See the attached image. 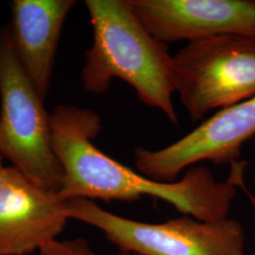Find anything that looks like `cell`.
Segmentation results:
<instances>
[{
	"instance_id": "7a4b0ae2",
	"label": "cell",
	"mask_w": 255,
	"mask_h": 255,
	"mask_svg": "<svg viewBox=\"0 0 255 255\" xmlns=\"http://www.w3.org/2000/svg\"><path fill=\"white\" fill-rule=\"evenodd\" d=\"M94 42L85 53L82 68L84 91L101 95L113 79L129 84L149 107L162 111L178 125L173 56L168 46L155 39L136 18L128 0H86Z\"/></svg>"
},
{
	"instance_id": "52a82bcc",
	"label": "cell",
	"mask_w": 255,
	"mask_h": 255,
	"mask_svg": "<svg viewBox=\"0 0 255 255\" xmlns=\"http://www.w3.org/2000/svg\"><path fill=\"white\" fill-rule=\"evenodd\" d=\"M136 18L165 45L219 35L255 37V0H128Z\"/></svg>"
},
{
	"instance_id": "9c48e42d",
	"label": "cell",
	"mask_w": 255,
	"mask_h": 255,
	"mask_svg": "<svg viewBox=\"0 0 255 255\" xmlns=\"http://www.w3.org/2000/svg\"><path fill=\"white\" fill-rule=\"evenodd\" d=\"M74 0H13L10 35L19 61L40 98L50 87L55 55Z\"/></svg>"
},
{
	"instance_id": "7c38bea8",
	"label": "cell",
	"mask_w": 255,
	"mask_h": 255,
	"mask_svg": "<svg viewBox=\"0 0 255 255\" xmlns=\"http://www.w3.org/2000/svg\"><path fill=\"white\" fill-rule=\"evenodd\" d=\"M2 158H3V156L0 153V175L2 173V171L4 170V168H5V167L3 166V164H2Z\"/></svg>"
},
{
	"instance_id": "277c9868",
	"label": "cell",
	"mask_w": 255,
	"mask_h": 255,
	"mask_svg": "<svg viewBox=\"0 0 255 255\" xmlns=\"http://www.w3.org/2000/svg\"><path fill=\"white\" fill-rule=\"evenodd\" d=\"M68 219L101 231L120 252L138 255H245L246 238L235 219L201 221L182 215L162 223L126 219L87 199L66 201Z\"/></svg>"
},
{
	"instance_id": "4fadbf2b",
	"label": "cell",
	"mask_w": 255,
	"mask_h": 255,
	"mask_svg": "<svg viewBox=\"0 0 255 255\" xmlns=\"http://www.w3.org/2000/svg\"><path fill=\"white\" fill-rule=\"evenodd\" d=\"M117 255H138L135 254H131V253H126V252H119Z\"/></svg>"
},
{
	"instance_id": "6da1fadb",
	"label": "cell",
	"mask_w": 255,
	"mask_h": 255,
	"mask_svg": "<svg viewBox=\"0 0 255 255\" xmlns=\"http://www.w3.org/2000/svg\"><path fill=\"white\" fill-rule=\"evenodd\" d=\"M51 144L62 166L59 196L104 201H135L150 196L171 204L182 215L201 221L229 218L237 195V169L217 181L206 166L188 168L182 179L158 182L114 160L93 144L101 130L100 116L91 110L60 104L50 115Z\"/></svg>"
},
{
	"instance_id": "30bf717a",
	"label": "cell",
	"mask_w": 255,
	"mask_h": 255,
	"mask_svg": "<svg viewBox=\"0 0 255 255\" xmlns=\"http://www.w3.org/2000/svg\"><path fill=\"white\" fill-rule=\"evenodd\" d=\"M39 255H99L93 251L85 238H73L69 240H55L47 244Z\"/></svg>"
},
{
	"instance_id": "ba28073f",
	"label": "cell",
	"mask_w": 255,
	"mask_h": 255,
	"mask_svg": "<svg viewBox=\"0 0 255 255\" xmlns=\"http://www.w3.org/2000/svg\"><path fill=\"white\" fill-rule=\"evenodd\" d=\"M66 201L14 167L0 175V255H29L57 240L68 220Z\"/></svg>"
},
{
	"instance_id": "8fae6325",
	"label": "cell",
	"mask_w": 255,
	"mask_h": 255,
	"mask_svg": "<svg viewBox=\"0 0 255 255\" xmlns=\"http://www.w3.org/2000/svg\"><path fill=\"white\" fill-rule=\"evenodd\" d=\"M242 187H243V188H244V189H245V190H246L247 194H248V195H249V197H250V199H251V201H252V202H253V204H254V206H255V197H253V196H252V195H251V194H250V193H249V191H248V190H247L246 188H245V187H244V184H242Z\"/></svg>"
},
{
	"instance_id": "3957f363",
	"label": "cell",
	"mask_w": 255,
	"mask_h": 255,
	"mask_svg": "<svg viewBox=\"0 0 255 255\" xmlns=\"http://www.w3.org/2000/svg\"><path fill=\"white\" fill-rule=\"evenodd\" d=\"M44 101L19 61L9 26L0 27V153L28 180L59 194L64 172Z\"/></svg>"
},
{
	"instance_id": "8992f818",
	"label": "cell",
	"mask_w": 255,
	"mask_h": 255,
	"mask_svg": "<svg viewBox=\"0 0 255 255\" xmlns=\"http://www.w3.org/2000/svg\"><path fill=\"white\" fill-rule=\"evenodd\" d=\"M255 135V96L219 110L173 144L159 150L137 147L138 172L158 182L178 181L179 175L193 164L210 161L235 164L243 144Z\"/></svg>"
},
{
	"instance_id": "5b68a950",
	"label": "cell",
	"mask_w": 255,
	"mask_h": 255,
	"mask_svg": "<svg viewBox=\"0 0 255 255\" xmlns=\"http://www.w3.org/2000/svg\"><path fill=\"white\" fill-rule=\"evenodd\" d=\"M175 92L193 121L255 96V37L189 42L173 56Z\"/></svg>"
}]
</instances>
